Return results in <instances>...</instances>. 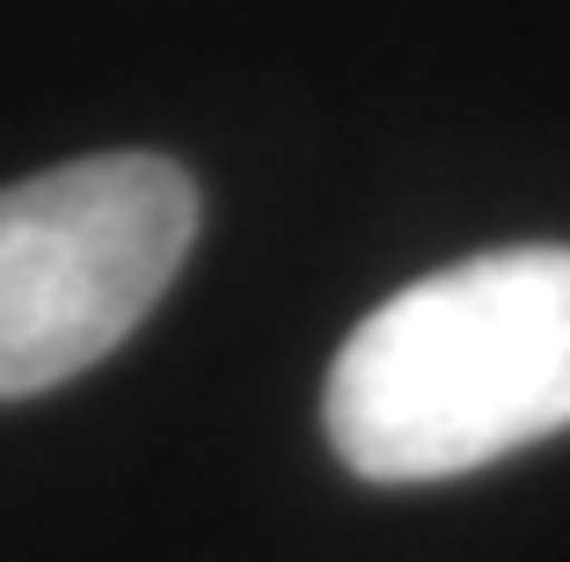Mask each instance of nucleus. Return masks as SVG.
I'll return each mask as SVG.
<instances>
[{"instance_id":"1","label":"nucleus","mask_w":570,"mask_h":562,"mask_svg":"<svg viewBox=\"0 0 570 562\" xmlns=\"http://www.w3.org/2000/svg\"><path fill=\"white\" fill-rule=\"evenodd\" d=\"M336 461L446 482L570 431V248H483L381 299L322 387Z\"/></svg>"},{"instance_id":"2","label":"nucleus","mask_w":570,"mask_h":562,"mask_svg":"<svg viewBox=\"0 0 570 562\" xmlns=\"http://www.w3.org/2000/svg\"><path fill=\"white\" fill-rule=\"evenodd\" d=\"M198 241V183L161 154H88L0 190V402L73 381L139 329Z\"/></svg>"}]
</instances>
